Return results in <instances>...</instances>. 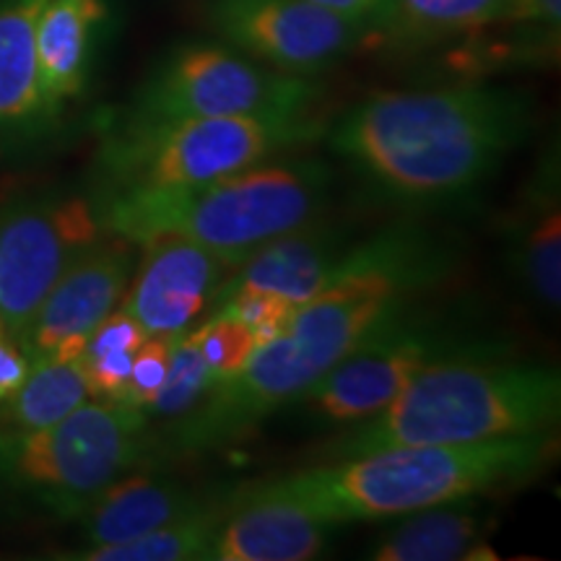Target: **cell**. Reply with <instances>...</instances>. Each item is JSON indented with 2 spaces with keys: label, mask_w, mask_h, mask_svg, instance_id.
Listing matches in <instances>:
<instances>
[{
  "label": "cell",
  "mask_w": 561,
  "mask_h": 561,
  "mask_svg": "<svg viewBox=\"0 0 561 561\" xmlns=\"http://www.w3.org/2000/svg\"><path fill=\"white\" fill-rule=\"evenodd\" d=\"M442 257L430 237L401 229L351 248L322 289L294 310L276 339L216 380L191 413L167 424L161 450L198 455L240 439L280 405L299 401L322 375L403 312L413 291L437 278Z\"/></svg>",
  "instance_id": "obj_1"
},
{
  "label": "cell",
  "mask_w": 561,
  "mask_h": 561,
  "mask_svg": "<svg viewBox=\"0 0 561 561\" xmlns=\"http://www.w3.org/2000/svg\"><path fill=\"white\" fill-rule=\"evenodd\" d=\"M530 130V104L510 89L382 91L351 107L331 146L362 178L403 203L462 198Z\"/></svg>",
  "instance_id": "obj_2"
},
{
  "label": "cell",
  "mask_w": 561,
  "mask_h": 561,
  "mask_svg": "<svg viewBox=\"0 0 561 561\" xmlns=\"http://www.w3.org/2000/svg\"><path fill=\"white\" fill-rule=\"evenodd\" d=\"M559 439L551 432L471 445L382 447L354 458L268 481L320 517L339 525L388 520L411 512L468 502L483 491L536 479L551 466Z\"/></svg>",
  "instance_id": "obj_3"
},
{
  "label": "cell",
  "mask_w": 561,
  "mask_h": 561,
  "mask_svg": "<svg viewBox=\"0 0 561 561\" xmlns=\"http://www.w3.org/2000/svg\"><path fill=\"white\" fill-rule=\"evenodd\" d=\"M328 170L318 161H261L206 182L94 198L104 234L136 244L178 237L240 265L252 250L312 224L325 201Z\"/></svg>",
  "instance_id": "obj_4"
},
{
  "label": "cell",
  "mask_w": 561,
  "mask_h": 561,
  "mask_svg": "<svg viewBox=\"0 0 561 561\" xmlns=\"http://www.w3.org/2000/svg\"><path fill=\"white\" fill-rule=\"evenodd\" d=\"M561 375L538 364L476 362L471 354L432 362L364 426L328 447L354 458L382 447L471 445L557 430Z\"/></svg>",
  "instance_id": "obj_5"
},
{
  "label": "cell",
  "mask_w": 561,
  "mask_h": 561,
  "mask_svg": "<svg viewBox=\"0 0 561 561\" xmlns=\"http://www.w3.org/2000/svg\"><path fill=\"white\" fill-rule=\"evenodd\" d=\"M149 413L87 401L58 424L0 447V491L76 517L112 481L151 460Z\"/></svg>",
  "instance_id": "obj_6"
},
{
  "label": "cell",
  "mask_w": 561,
  "mask_h": 561,
  "mask_svg": "<svg viewBox=\"0 0 561 561\" xmlns=\"http://www.w3.org/2000/svg\"><path fill=\"white\" fill-rule=\"evenodd\" d=\"M312 133L310 115L123 121L121 128L107 133L100 153L102 191L174 187L224 178L305 144Z\"/></svg>",
  "instance_id": "obj_7"
},
{
  "label": "cell",
  "mask_w": 561,
  "mask_h": 561,
  "mask_svg": "<svg viewBox=\"0 0 561 561\" xmlns=\"http://www.w3.org/2000/svg\"><path fill=\"white\" fill-rule=\"evenodd\" d=\"M320 89L305 76L263 68L234 47L195 42L174 50L138 91L125 123L178 117L310 115Z\"/></svg>",
  "instance_id": "obj_8"
},
{
  "label": "cell",
  "mask_w": 561,
  "mask_h": 561,
  "mask_svg": "<svg viewBox=\"0 0 561 561\" xmlns=\"http://www.w3.org/2000/svg\"><path fill=\"white\" fill-rule=\"evenodd\" d=\"M104 237L94 198L50 195L0 216V325L21 346L62 273Z\"/></svg>",
  "instance_id": "obj_9"
},
{
  "label": "cell",
  "mask_w": 561,
  "mask_h": 561,
  "mask_svg": "<svg viewBox=\"0 0 561 561\" xmlns=\"http://www.w3.org/2000/svg\"><path fill=\"white\" fill-rule=\"evenodd\" d=\"M471 354L426 322L401 314L382 322L359 346L322 375L299 401L333 424H362L380 413L421 369L447 356Z\"/></svg>",
  "instance_id": "obj_10"
},
{
  "label": "cell",
  "mask_w": 561,
  "mask_h": 561,
  "mask_svg": "<svg viewBox=\"0 0 561 561\" xmlns=\"http://www.w3.org/2000/svg\"><path fill=\"white\" fill-rule=\"evenodd\" d=\"M208 16L229 47L305 79L339 62L369 32L310 0H214Z\"/></svg>",
  "instance_id": "obj_11"
},
{
  "label": "cell",
  "mask_w": 561,
  "mask_h": 561,
  "mask_svg": "<svg viewBox=\"0 0 561 561\" xmlns=\"http://www.w3.org/2000/svg\"><path fill=\"white\" fill-rule=\"evenodd\" d=\"M136 268V244L104 234L53 286L21 339L34 364L76 362L96 325L121 305Z\"/></svg>",
  "instance_id": "obj_12"
},
{
  "label": "cell",
  "mask_w": 561,
  "mask_h": 561,
  "mask_svg": "<svg viewBox=\"0 0 561 561\" xmlns=\"http://www.w3.org/2000/svg\"><path fill=\"white\" fill-rule=\"evenodd\" d=\"M144 248L136 276L125 289L123 310L146 335H182L214 305L237 263L201 244L159 237Z\"/></svg>",
  "instance_id": "obj_13"
},
{
  "label": "cell",
  "mask_w": 561,
  "mask_h": 561,
  "mask_svg": "<svg viewBox=\"0 0 561 561\" xmlns=\"http://www.w3.org/2000/svg\"><path fill=\"white\" fill-rule=\"evenodd\" d=\"M333 525L273 483L237 491L208 561H310L325 551Z\"/></svg>",
  "instance_id": "obj_14"
},
{
  "label": "cell",
  "mask_w": 561,
  "mask_h": 561,
  "mask_svg": "<svg viewBox=\"0 0 561 561\" xmlns=\"http://www.w3.org/2000/svg\"><path fill=\"white\" fill-rule=\"evenodd\" d=\"M346 252L339 231L305 224L252 250L221 289L268 291L301 305L331 280Z\"/></svg>",
  "instance_id": "obj_15"
},
{
  "label": "cell",
  "mask_w": 561,
  "mask_h": 561,
  "mask_svg": "<svg viewBox=\"0 0 561 561\" xmlns=\"http://www.w3.org/2000/svg\"><path fill=\"white\" fill-rule=\"evenodd\" d=\"M206 504H210V500L178 481L128 473L102 489L76 515V520H79L81 536L87 541L83 549H91V546L130 541V538L157 530L161 525L182 520Z\"/></svg>",
  "instance_id": "obj_16"
},
{
  "label": "cell",
  "mask_w": 561,
  "mask_h": 561,
  "mask_svg": "<svg viewBox=\"0 0 561 561\" xmlns=\"http://www.w3.org/2000/svg\"><path fill=\"white\" fill-rule=\"evenodd\" d=\"M45 3H0V140L34 136L55 117L42 91L37 60V21Z\"/></svg>",
  "instance_id": "obj_17"
},
{
  "label": "cell",
  "mask_w": 561,
  "mask_h": 561,
  "mask_svg": "<svg viewBox=\"0 0 561 561\" xmlns=\"http://www.w3.org/2000/svg\"><path fill=\"white\" fill-rule=\"evenodd\" d=\"M107 13V0H47L42 9L37 21L39 79L55 115L81 94L91 47Z\"/></svg>",
  "instance_id": "obj_18"
},
{
  "label": "cell",
  "mask_w": 561,
  "mask_h": 561,
  "mask_svg": "<svg viewBox=\"0 0 561 561\" xmlns=\"http://www.w3.org/2000/svg\"><path fill=\"white\" fill-rule=\"evenodd\" d=\"M559 159H546L525 195L515 231L512 263L517 276L541 305L557 310L561 301V210Z\"/></svg>",
  "instance_id": "obj_19"
},
{
  "label": "cell",
  "mask_w": 561,
  "mask_h": 561,
  "mask_svg": "<svg viewBox=\"0 0 561 561\" xmlns=\"http://www.w3.org/2000/svg\"><path fill=\"white\" fill-rule=\"evenodd\" d=\"M466 502L403 515L405 520L371 546L375 561H479L496 559L486 541L489 523Z\"/></svg>",
  "instance_id": "obj_20"
},
{
  "label": "cell",
  "mask_w": 561,
  "mask_h": 561,
  "mask_svg": "<svg viewBox=\"0 0 561 561\" xmlns=\"http://www.w3.org/2000/svg\"><path fill=\"white\" fill-rule=\"evenodd\" d=\"M89 398L79 359L34 364L24 385L0 401V447L58 424Z\"/></svg>",
  "instance_id": "obj_21"
},
{
  "label": "cell",
  "mask_w": 561,
  "mask_h": 561,
  "mask_svg": "<svg viewBox=\"0 0 561 561\" xmlns=\"http://www.w3.org/2000/svg\"><path fill=\"white\" fill-rule=\"evenodd\" d=\"M231 500L210 502L193 515L161 525L157 530L130 538V541L91 546L70 553V559L81 561H208L210 546L224 515L229 512Z\"/></svg>",
  "instance_id": "obj_22"
},
{
  "label": "cell",
  "mask_w": 561,
  "mask_h": 561,
  "mask_svg": "<svg viewBox=\"0 0 561 561\" xmlns=\"http://www.w3.org/2000/svg\"><path fill=\"white\" fill-rule=\"evenodd\" d=\"M504 0H392L377 32L398 45H432L494 26Z\"/></svg>",
  "instance_id": "obj_23"
},
{
  "label": "cell",
  "mask_w": 561,
  "mask_h": 561,
  "mask_svg": "<svg viewBox=\"0 0 561 561\" xmlns=\"http://www.w3.org/2000/svg\"><path fill=\"white\" fill-rule=\"evenodd\" d=\"M146 339L149 335L144 328L123 307L112 310L96 325L79 359L91 398L125 403L133 359H136V351Z\"/></svg>",
  "instance_id": "obj_24"
},
{
  "label": "cell",
  "mask_w": 561,
  "mask_h": 561,
  "mask_svg": "<svg viewBox=\"0 0 561 561\" xmlns=\"http://www.w3.org/2000/svg\"><path fill=\"white\" fill-rule=\"evenodd\" d=\"M210 385H214V375H210L208 364L203 359L195 335L182 333L174 341L164 385H161L149 413L164 421V424H172V421L191 413L206 398Z\"/></svg>",
  "instance_id": "obj_25"
},
{
  "label": "cell",
  "mask_w": 561,
  "mask_h": 561,
  "mask_svg": "<svg viewBox=\"0 0 561 561\" xmlns=\"http://www.w3.org/2000/svg\"><path fill=\"white\" fill-rule=\"evenodd\" d=\"M193 335L210 375H214V382L234 377L248 364L252 351L257 348L250 328L227 312H216L214 318L203 322L198 331H193Z\"/></svg>",
  "instance_id": "obj_26"
},
{
  "label": "cell",
  "mask_w": 561,
  "mask_h": 561,
  "mask_svg": "<svg viewBox=\"0 0 561 561\" xmlns=\"http://www.w3.org/2000/svg\"><path fill=\"white\" fill-rule=\"evenodd\" d=\"M174 341H178V335H149L140 343L136 359H133L128 396H125V403L133 409L149 413L151 403L157 401L161 385H164L167 367H170Z\"/></svg>",
  "instance_id": "obj_27"
},
{
  "label": "cell",
  "mask_w": 561,
  "mask_h": 561,
  "mask_svg": "<svg viewBox=\"0 0 561 561\" xmlns=\"http://www.w3.org/2000/svg\"><path fill=\"white\" fill-rule=\"evenodd\" d=\"M496 24L559 34L561 0H504L502 16Z\"/></svg>",
  "instance_id": "obj_28"
},
{
  "label": "cell",
  "mask_w": 561,
  "mask_h": 561,
  "mask_svg": "<svg viewBox=\"0 0 561 561\" xmlns=\"http://www.w3.org/2000/svg\"><path fill=\"white\" fill-rule=\"evenodd\" d=\"M32 371V362L21 351L11 333L0 325V401L13 396Z\"/></svg>",
  "instance_id": "obj_29"
},
{
  "label": "cell",
  "mask_w": 561,
  "mask_h": 561,
  "mask_svg": "<svg viewBox=\"0 0 561 561\" xmlns=\"http://www.w3.org/2000/svg\"><path fill=\"white\" fill-rule=\"evenodd\" d=\"M310 3L335 13V16L354 21V24H362L369 32H377V26L392 9V0H310Z\"/></svg>",
  "instance_id": "obj_30"
}]
</instances>
